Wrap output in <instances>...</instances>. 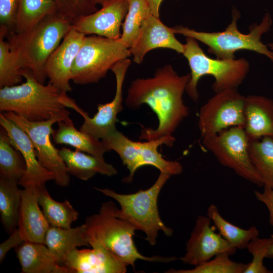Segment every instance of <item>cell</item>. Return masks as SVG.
I'll use <instances>...</instances> for the list:
<instances>
[{
	"label": "cell",
	"instance_id": "obj_18",
	"mask_svg": "<svg viewBox=\"0 0 273 273\" xmlns=\"http://www.w3.org/2000/svg\"><path fill=\"white\" fill-rule=\"evenodd\" d=\"M171 27L164 24L157 17L150 14L143 22L137 38L129 49L133 61L142 63L146 54L152 50L166 48L183 54L184 44L175 37Z\"/></svg>",
	"mask_w": 273,
	"mask_h": 273
},
{
	"label": "cell",
	"instance_id": "obj_39",
	"mask_svg": "<svg viewBox=\"0 0 273 273\" xmlns=\"http://www.w3.org/2000/svg\"><path fill=\"white\" fill-rule=\"evenodd\" d=\"M262 192L254 191V195L256 199L263 203L269 211V221L273 227V188L263 186Z\"/></svg>",
	"mask_w": 273,
	"mask_h": 273
},
{
	"label": "cell",
	"instance_id": "obj_44",
	"mask_svg": "<svg viewBox=\"0 0 273 273\" xmlns=\"http://www.w3.org/2000/svg\"><path fill=\"white\" fill-rule=\"evenodd\" d=\"M267 46L269 48L270 50L273 51V42H269L267 44Z\"/></svg>",
	"mask_w": 273,
	"mask_h": 273
},
{
	"label": "cell",
	"instance_id": "obj_8",
	"mask_svg": "<svg viewBox=\"0 0 273 273\" xmlns=\"http://www.w3.org/2000/svg\"><path fill=\"white\" fill-rule=\"evenodd\" d=\"M130 55L120 38L85 36L72 67L71 80L81 85L97 83L115 64Z\"/></svg>",
	"mask_w": 273,
	"mask_h": 273
},
{
	"label": "cell",
	"instance_id": "obj_25",
	"mask_svg": "<svg viewBox=\"0 0 273 273\" xmlns=\"http://www.w3.org/2000/svg\"><path fill=\"white\" fill-rule=\"evenodd\" d=\"M57 123L58 127L52 135L56 144L70 145L100 158H104L105 153L110 151L101 140L77 130L69 116Z\"/></svg>",
	"mask_w": 273,
	"mask_h": 273
},
{
	"label": "cell",
	"instance_id": "obj_7",
	"mask_svg": "<svg viewBox=\"0 0 273 273\" xmlns=\"http://www.w3.org/2000/svg\"><path fill=\"white\" fill-rule=\"evenodd\" d=\"M182 54L188 60L191 70V78L185 92L195 102L199 98L197 85L203 76L214 77L212 88L216 93L228 88H237L246 77L250 69L249 63L245 58L223 60L208 56L197 40L191 37H186Z\"/></svg>",
	"mask_w": 273,
	"mask_h": 273
},
{
	"label": "cell",
	"instance_id": "obj_10",
	"mask_svg": "<svg viewBox=\"0 0 273 273\" xmlns=\"http://www.w3.org/2000/svg\"><path fill=\"white\" fill-rule=\"evenodd\" d=\"M203 146L222 166L259 187L263 181L252 163L248 152L249 140L244 128L233 126L217 134L202 138Z\"/></svg>",
	"mask_w": 273,
	"mask_h": 273
},
{
	"label": "cell",
	"instance_id": "obj_2",
	"mask_svg": "<svg viewBox=\"0 0 273 273\" xmlns=\"http://www.w3.org/2000/svg\"><path fill=\"white\" fill-rule=\"evenodd\" d=\"M72 28V23L58 13L50 15L28 31L7 35L10 49L20 69H29L44 84L46 62Z\"/></svg>",
	"mask_w": 273,
	"mask_h": 273
},
{
	"label": "cell",
	"instance_id": "obj_19",
	"mask_svg": "<svg viewBox=\"0 0 273 273\" xmlns=\"http://www.w3.org/2000/svg\"><path fill=\"white\" fill-rule=\"evenodd\" d=\"M92 249L77 248L67 256L64 265L71 273H125L126 265L107 249L95 242Z\"/></svg>",
	"mask_w": 273,
	"mask_h": 273
},
{
	"label": "cell",
	"instance_id": "obj_26",
	"mask_svg": "<svg viewBox=\"0 0 273 273\" xmlns=\"http://www.w3.org/2000/svg\"><path fill=\"white\" fill-rule=\"evenodd\" d=\"M57 13L55 0H19L13 33L28 31L46 17Z\"/></svg>",
	"mask_w": 273,
	"mask_h": 273
},
{
	"label": "cell",
	"instance_id": "obj_5",
	"mask_svg": "<svg viewBox=\"0 0 273 273\" xmlns=\"http://www.w3.org/2000/svg\"><path fill=\"white\" fill-rule=\"evenodd\" d=\"M240 17L239 11L234 8L232 20L222 31H198L183 26H175L171 29L175 34L192 37L206 45L208 52L214 55L217 59H236V52L246 50L263 55L273 61V51L260 40L262 35L271 28L272 20L270 14L266 12L259 24L251 25L247 34L241 33L238 28L237 21Z\"/></svg>",
	"mask_w": 273,
	"mask_h": 273
},
{
	"label": "cell",
	"instance_id": "obj_3",
	"mask_svg": "<svg viewBox=\"0 0 273 273\" xmlns=\"http://www.w3.org/2000/svg\"><path fill=\"white\" fill-rule=\"evenodd\" d=\"M116 208L112 201L103 202L98 213L86 218L84 224L89 244L91 242L100 244L125 265H131L133 268L137 260L168 263L176 259L175 257H148L141 254L133 240L137 229L118 217L115 214Z\"/></svg>",
	"mask_w": 273,
	"mask_h": 273
},
{
	"label": "cell",
	"instance_id": "obj_15",
	"mask_svg": "<svg viewBox=\"0 0 273 273\" xmlns=\"http://www.w3.org/2000/svg\"><path fill=\"white\" fill-rule=\"evenodd\" d=\"M128 9L127 0H111L101 9L77 18L72 27L85 35L119 39L121 27Z\"/></svg>",
	"mask_w": 273,
	"mask_h": 273
},
{
	"label": "cell",
	"instance_id": "obj_30",
	"mask_svg": "<svg viewBox=\"0 0 273 273\" xmlns=\"http://www.w3.org/2000/svg\"><path fill=\"white\" fill-rule=\"evenodd\" d=\"M207 215L214 223L221 236L237 249L247 248L249 242L259 236V231L255 226L243 229L225 220L214 204L209 206Z\"/></svg>",
	"mask_w": 273,
	"mask_h": 273
},
{
	"label": "cell",
	"instance_id": "obj_21",
	"mask_svg": "<svg viewBox=\"0 0 273 273\" xmlns=\"http://www.w3.org/2000/svg\"><path fill=\"white\" fill-rule=\"evenodd\" d=\"M244 130L249 141L273 137V101L264 96L246 97Z\"/></svg>",
	"mask_w": 273,
	"mask_h": 273
},
{
	"label": "cell",
	"instance_id": "obj_36",
	"mask_svg": "<svg viewBox=\"0 0 273 273\" xmlns=\"http://www.w3.org/2000/svg\"><path fill=\"white\" fill-rule=\"evenodd\" d=\"M19 1L0 0V26L7 28L8 34L14 31Z\"/></svg>",
	"mask_w": 273,
	"mask_h": 273
},
{
	"label": "cell",
	"instance_id": "obj_40",
	"mask_svg": "<svg viewBox=\"0 0 273 273\" xmlns=\"http://www.w3.org/2000/svg\"><path fill=\"white\" fill-rule=\"evenodd\" d=\"M55 1L58 7V13L72 24L74 22V18L67 0Z\"/></svg>",
	"mask_w": 273,
	"mask_h": 273
},
{
	"label": "cell",
	"instance_id": "obj_17",
	"mask_svg": "<svg viewBox=\"0 0 273 273\" xmlns=\"http://www.w3.org/2000/svg\"><path fill=\"white\" fill-rule=\"evenodd\" d=\"M0 124L6 130L12 146L22 154L26 164V170L18 185L23 188L45 185L54 180V175L39 163L33 145L28 135L13 121L0 113Z\"/></svg>",
	"mask_w": 273,
	"mask_h": 273
},
{
	"label": "cell",
	"instance_id": "obj_33",
	"mask_svg": "<svg viewBox=\"0 0 273 273\" xmlns=\"http://www.w3.org/2000/svg\"><path fill=\"white\" fill-rule=\"evenodd\" d=\"M8 34L7 28L0 26V88L19 84L24 78L9 42L4 39Z\"/></svg>",
	"mask_w": 273,
	"mask_h": 273
},
{
	"label": "cell",
	"instance_id": "obj_24",
	"mask_svg": "<svg viewBox=\"0 0 273 273\" xmlns=\"http://www.w3.org/2000/svg\"><path fill=\"white\" fill-rule=\"evenodd\" d=\"M59 154L68 173L81 180H88L98 173L108 176L117 174L116 169L107 163L104 158L86 154L78 150L72 151L65 147L59 150Z\"/></svg>",
	"mask_w": 273,
	"mask_h": 273
},
{
	"label": "cell",
	"instance_id": "obj_12",
	"mask_svg": "<svg viewBox=\"0 0 273 273\" xmlns=\"http://www.w3.org/2000/svg\"><path fill=\"white\" fill-rule=\"evenodd\" d=\"M245 100L237 88L216 93L200 110L198 125L201 138L217 134L229 127L244 128Z\"/></svg>",
	"mask_w": 273,
	"mask_h": 273
},
{
	"label": "cell",
	"instance_id": "obj_11",
	"mask_svg": "<svg viewBox=\"0 0 273 273\" xmlns=\"http://www.w3.org/2000/svg\"><path fill=\"white\" fill-rule=\"evenodd\" d=\"M13 121L28 135L35 150L37 158L42 166L54 175L56 184L62 187L68 186L69 174L57 149L52 143L51 135L54 131L53 125L69 116L70 113L56 114L50 119L42 121H30L12 112H2Z\"/></svg>",
	"mask_w": 273,
	"mask_h": 273
},
{
	"label": "cell",
	"instance_id": "obj_16",
	"mask_svg": "<svg viewBox=\"0 0 273 273\" xmlns=\"http://www.w3.org/2000/svg\"><path fill=\"white\" fill-rule=\"evenodd\" d=\"M85 36L72 27L46 62L44 71L49 82L63 92L72 89V67Z\"/></svg>",
	"mask_w": 273,
	"mask_h": 273
},
{
	"label": "cell",
	"instance_id": "obj_32",
	"mask_svg": "<svg viewBox=\"0 0 273 273\" xmlns=\"http://www.w3.org/2000/svg\"><path fill=\"white\" fill-rule=\"evenodd\" d=\"M128 9L122 25L121 41L129 49L137 38L143 21L150 15L145 0H127Z\"/></svg>",
	"mask_w": 273,
	"mask_h": 273
},
{
	"label": "cell",
	"instance_id": "obj_13",
	"mask_svg": "<svg viewBox=\"0 0 273 273\" xmlns=\"http://www.w3.org/2000/svg\"><path fill=\"white\" fill-rule=\"evenodd\" d=\"M131 60L127 58L115 64L111 68L116 78V91L113 99L106 104H99L98 112L92 117L80 108L74 100L69 98L67 93H63L61 97V103L67 108H70L84 118L79 130L95 138L103 140L116 130L117 114L123 109L122 106V86L127 69Z\"/></svg>",
	"mask_w": 273,
	"mask_h": 273
},
{
	"label": "cell",
	"instance_id": "obj_31",
	"mask_svg": "<svg viewBox=\"0 0 273 273\" xmlns=\"http://www.w3.org/2000/svg\"><path fill=\"white\" fill-rule=\"evenodd\" d=\"M26 170L21 153L12 146L5 129L0 131V176L19 182Z\"/></svg>",
	"mask_w": 273,
	"mask_h": 273
},
{
	"label": "cell",
	"instance_id": "obj_38",
	"mask_svg": "<svg viewBox=\"0 0 273 273\" xmlns=\"http://www.w3.org/2000/svg\"><path fill=\"white\" fill-rule=\"evenodd\" d=\"M25 241L22 238L18 228L10 234V237L0 245V262L2 263L7 253L13 248L21 245Z\"/></svg>",
	"mask_w": 273,
	"mask_h": 273
},
{
	"label": "cell",
	"instance_id": "obj_29",
	"mask_svg": "<svg viewBox=\"0 0 273 273\" xmlns=\"http://www.w3.org/2000/svg\"><path fill=\"white\" fill-rule=\"evenodd\" d=\"M248 152L263 186L273 188V137L265 136L250 141Z\"/></svg>",
	"mask_w": 273,
	"mask_h": 273
},
{
	"label": "cell",
	"instance_id": "obj_6",
	"mask_svg": "<svg viewBox=\"0 0 273 273\" xmlns=\"http://www.w3.org/2000/svg\"><path fill=\"white\" fill-rule=\"evenodd\" d=\"M172 175L160 172L155 183L149 189L137 192L119 194L109 189H95L104 195L118 202L120 209L116 207V215L133 224L137 230L144 232L146 240L152 246L157 243L159 231L167 236L173 234V230L162 221L159 214L157 200L159 194L167 180Z\"/></svg>",
	"mask_w": 273,
	"mask_h": 273
},
{
	"label": "cell",
	"instance_id": "obj_27",
	"mask_svg": "<svg viewBox=\"0 0 273 273\" xmlns=\"http://www.w3.org/2000/svg\"><path fill=\"white\" fill-rule=\"evenodd\" d=\"M18 183L0 176V213L2 223L9 234L18 228L21 204Z\"/></svg>",
	"mask_w": 273,
	"mask_h": 273
},
{
	"label": "cell",
	"instance_id": "obj_35",
	"mask_svg": "<svg viewBox=\"0 0 273 273\" xmlns=\"http://www.w3.org/2000/svg\"><path fill=\"white\" fill-rule=\"evenodd\" d=\"M272 239L259 238L256 237L252 239L249 243L247 249L253 257L252 261L244 273H270L263 264V259L266 258V255L270 247Z\"/></svg>",
	"mask_w": 273,
	"mask_h": 273
},
{
	"label": "cell",
	"instance_id": "obj_28",
	"mask_svg": "<svg viewBox=\"0 0 273 273\" xmlns=\"http://www.w3.org/2000/svg\"><path fill=\"white\" fill-rule=\"evenodd\" d=\"M38 203L50 225L63 228H71L79 215L68 200L60 202L54 200L45 185L38 187Z\"/></svg>",
	"mask_w": 273,
	"mask_h": 273
},
{
	"label": "cell",
	"instance_id": "obj_1",
	"mask_svg": "<svg viewBox=\"0 0 273 273\" xmlns=\"http://www.w3.org/2000/svg\"><path fill=\"white\" fill-rule=\"evenodd\" d=\"M191 78L190 73L179 75L170 65L159 68L153 77L138 78L127 90L126 106L137 110L147 104L156 114L159 123L155 129L144 128L139 139L146 141L172 137L177 126L189 113L183 96Z\"/></svg>",
	"mask_w": 273,
	"mask_h": 273
},
{
	"label": "cell",
	"instance_id": "obj_41",
	"mask_svg": "<svg viewBox=\"0 0 273 273\" xmlns=\"http://www.w3.org/2000/svg\"><path fill=\"white\" fill-rule=\"evenodd\" d=\"M150 9L151 14L159 17V9L163 0H145Z\"/></svg>",
	"mask_w": 273,
	"mask_h": 273
},
{
	"label": "cell",
	"instance_id": "obj_23",
	"mask_svg": "<svg viewBox=\"0 0 273 273\" xmlns=\"http://www.w3.org/2000/svg\"><path fill=\"white\" fill-rule=\"evenodd\" d=\"M44 244L61 266H65L66 258L73 250L78 247L90 246L84 223L73 228L50 225L45 236Z\"/></svg>",
	"mask_w": 273,
	"mask_h": 273
},
{
	"label": "cell",
	"instance_id": "obj_14",
	"mask_svg": "<svg viewBox=\"0 0 273 273\" xmlns=\"http://www.w3.org/2000/svg\"><path fill=\"white\" fill-rule=\"evenodd\" d=\"M207 216L199 215L186 244V252L180 258L185 264L196 266L212 258L217 254H234L237 248L230 244L211 226Z\"/></svg>",
	"mask_w": 273,
	"mask_h": 273
},
{
	"label": "cell",
	"instance_id": "obj_20",
	"mask_svg": "<svg viewBox=\"0 0 273 273\" xmlns=\"http://www.w3.org/2000/svg\"><path fill=\"white\" fill-rule=\"evenodd\" d=\"M21 204L18 228L25 241L44 243L50 224L39 207L38 187L20 189Z\"/></svg>",
	"mask_w": 273,
	"mask_h": 273
},
{
	"label": "cell",
	"instance_id": "obj_37",
	"mask_svg": "<svg viewBox=\"0 0 273 273\" xmlns=\"http://www.w3.org/2000/svg\"><path fill=\"white\" fill-rule=\"evenodd\" d=\"M74 21L78 17L92 14L96 11V5L88 0H67Z\"/></svg>",
	"mask_w": 273,
	"mask_h": 273
},
{
	"label": "cell",
	"instance_id": "obj_43",
	"mask_svg": "<svg viewBox=\"0 0 273 273\" xmlns=\"http://www.w3.org/2000/svg\"><path fill=\"white\" fill-rule=\"evenodd\" d=\"M95 5L100 4L102 6L105 5L111 0H88Z\"/></svg>",
	"mask_w": 273,
	"mask_h": 273
},
{
	"label": "cell",
	"instance_id": "obj_22",
	"mask_svg": "<svg viewBox=\"0 0 273 273\" xmlns=\"http://www.w3.org/2000/svg\"><path fill=\"white\" fill-rule=\"evenodd\" d=\"M15 252L23 273H71L58 263L44 243L24 241Z\"/></svg>",
	"mask_w": 273,
	"mask_h": 273
},
{
	"label": "cell",
	"instance_id": "obj_4",
	"mask_svg": "<svg viewBox=\"0 0 273 273\" xmlns=\"http://www.w3.org/2000/svg\"><path fill=\"white\" fill-rule=\"evenodd\" d=\"M23 83L0 88L1 112H12L30 121H42L69 112L60 102L63 92L49 82L40 83L29 69H21Z\"/></svg>",
	"mask_w": 273,
	"mask_h": 273
},
{
	"label": "cell",
	"instance_id": "obj_42",
	"mask_svg": "<svg viewBox=\"0 0 273 273\" xmlns=\"http://www.w3.org/2000/svg\"><path fill=\"white\" fill-rule=\"evenodd\" d=\"M270 238L272 239V242L266 255V258L272 259L273 258V234L271 235Z\"/></svg>",
	"mask_w": 273,
	"mask_h": 273
},
{
	"label": "cell",
	"instance_id": "obj_34",
	"mask_svg": "<svg viewBox=\"0 0 273 273\" xmlns=\"http://www.w3.org/2000/svg\"><path fill=\"white\" fill-rule=\"evenodd\" d=\"M226 253L217 254L212 258L189 269H170L168 273H244L248 263L237 262L230 258Z\"/></svg>",
	"mask_w": 273,
	"mask_h": 273
},
{
	"label": "cell",
	"instance_id": "obj_9",
	"mask_svg": "<svg viewBox=\"0 0 273 273\" xmlns=\"http://www.w3.org/2000/svg\"><path fill=\"white\" fill-rule=\"evenodd\" d=\"M102 141L110 151L113 150L118 154L123 164L129 170V175L124 178V182L131 183L136 170L146 165L154 166L160 172L171 175L179 174L183 171L180 163L164 159L158 151V148L162 145L172 147L175 141L173 136L145 142H135L116 130Z\"/></svg>",
	"mask_w": 273,
	"mask_h": 273
}]
</instances>
